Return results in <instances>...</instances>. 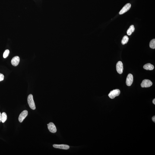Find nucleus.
Listing matches in <instances>:
<instances>
[{"instance_id": "obj_1", "label": "nucleus", "mask_w": 155, "mask_h": 155, "mask_svg": "<svg viewBox=\"0 0 155 155\" xmlns=\"http://www.w3.org/2000/svg\"><path fill=\"white\" fill-rule=\"evenodd\" d=\"M27 100L29 106L30 108L33 110L36 109V105L33 100V95L32 94L29 95L28 97Z\"/></svg>"}, {"instance_id": "obj_2", "label": "nucleus", "mask_w": 155, "mask_h": 155, "mask_svg": "<svg viewBox=\"0 0 155 155\" xmlns=\"http://www.w3.org/2000/svg\"><path fill=\"white\" fill-rule=\"evenodd\" d=\"M120 93V90L118 89H116L110 91L108 95V96L111 99H113L116 96H119Z\"/></svg>"}, {"instance_id": "obj_3", "label": "nucleus", "mask_w": 155, "mask_h": 155, "mask_svg": "<svg viewBox=\"0 0 155 155\" xmlns=\"http://www.w3.org/2000/svg\"><path fill=\"white\" fill-rule=\"evenodd\" d=\"M152 84L153 83L150 80L144 79L142 82L141 86L143 88H148L151 87Z\"/></svg>"}, {"instance_id": "obj_4", "label": "nucleus", "mask_w": 155, "mask_h": 155, "mask_svg": "<svg viewBox=\"0 0 155 155\" xmlns=\"http://www.w3.org/2000/svg\"><path fill=\"white\" fill-rule=\"evenodd\" d=\"M116 70L118 73L121 74L123 71V65L122 62L119 61L118 62L116 65Z\"/></svg>"}, {"instance_id": "obj_5", "label": "nucleus", "mask_w": 155, "mask_h": 155, "mask_svg": "<svg viewBox=\"0 0 155 155\" xmlns=\"http://www.w3.org/2000/svg\"><path fill=\"white\" fill-rule=\"evenodd\" d=\"M28 115V112L27 110L23 111L21 113L19 116L18 118L19 122L20 123L23 122V121L27 116Z\"/></svg>"}, {"instance_id": "obj_6", "label": "nucleus", "mask_w": 155, "mask_h": 155, "mask_svg": "<svg viewBox=\"0 0 155 155\" xmlns=\"http://www.w3.org/2000/svg\"><path fill=\"white\" fill-rule=\"evenodd\" d=\"M47 125L48 129L50 132L52 133H55L56 132V127L53 123H49Z\"/></svg>"}, {"instance_id": "obj_7", "label": "nucleus", "mask_w": 155, "mask_h": 155, "mask_svg": "<svg viewBox=\"0 0 155 155\" xmlns=\"http://www.w3.org/2000/svg\"><path fill=\"white\" fill-rule=\"evenodd\" d=\"M133 81V77L132 74H129L127 76L126 83L127 85L130 86L131 85Z\"/></svg>"}, {"instance_id": "obj_8", "label": "nucleus", "mask_w": 155, "mask_h": 155, "mask_svg": "<svg viewBox=\"0 0 155 155\" xmlns=\"http://www.w3.org/2000/svg\"><path fill=\"white\" fill-rule=\"evenodd\" d=\"M131 7V4L130 3H128L124 6L121 10L119 12V14L121 15L127 12L130 9Z\"/></svg>"}, {"instance_id": "obj_9", "label": "nucleus", "mask_w": 155, "mask_h": 155, "mask_svg": "<svg viewBox=\"0 0 155 155\" xmlns=\"http://www.w3.org/2000/svg\"><path fill=\"white\" fill-rule=\"evenodd\" d=\"M53 147L55 148L61 149L64 150H68L70 148L69 146L66 144H54L53 145Z\"/></svg>"}, {"instance_id": "obj_10", "label": "nucleus", "mask_w": 155, "mask_h": 155, "mask_svg": "<svg viewBox=\"0 0 155 155\" xmlns=\"http://www.w3.org/2000/svg\"><path fill=\"white\" fill-rule=\"evenodd\" d=\"M20 61L19 57L18 56H16L13 58L12 60L11 63L14 66H16L18 65Z\"/></svg>"}, {"instance_id": "obj_11", "label": "nucleus", "mask_w": 155, "mask_h": 155, "mask_svg": "<svg viewBox=\"0 0 155 155\" xmlns=\"http://www.w3.org/2000/svg\"><path fill=\"white\" fill-rule=\"evenodd\" d=\"M143 68L146 70L151 71L154 69V66L151 64L148 63L144 65Z\"/></svg>"}, {"instance_id": "obj_12", "label": "nucleus", "mask_w": 155, "mask_h": 155, "mask_svg": "<svg viewBox=\"0 0 155 155\" xmlns=\"http://www.w3.org/2000/svg\"><path fill=\"white\" fill-rule=\"evenodd\" d=\"M134 30H135V28H134V25H131L127 30V35L128 36H131L132 33L134 31Z\"/></svg>"}, {"instance_id": "obj_13", "label": "nucleus", "mask_w": 155, "mask_h": 155, "mask_svg": "<svg viewBox=\"0 0 155 155\" xmlns=\"http://www.w3.org/2000/svg\"><path fill=\"white\" fill-rule=\"evenodd\" d=\"M1 122L3 123L5 122L6 120L7 117L6 114L5 112H3L1 114Z\"/></svg>"}, {"instance_id": "obj_14", "label": "nucleus", "mask_w": 155, "mask_h": 155, "mask_svg": "<svg viewBox=\"0 0 155 155\" xmlns=\"http://www.w3.org/2000/svg\"><path fill=\"white\" fill-rule=\"evenodd\" d=\"M129 38L128 36H124L121 42L122 44L124 45L128 43L129 41Z\"/></svg>"}, {"instance_id": "obj_15", "label": "nucleus", "mask_w": 155, "mask_h": 155, "mask_svg": "<svg viewBox=\"0 0 155 155\" xmlns=\"http://www.w3.org/2000/svg\"><path fill=\"white\" fill-rule=\"evenodd\" d=\"M149 46L150 48L153 49L155 48V39H153L152 40L150 43Z\"/></svg>"}, {"instance_id": "obj_16", "label": "nucleus", "mask_w": 155, "mask_h": 155, "mask_svg": "<svg viewBox=\"0 0 155 155\" xmlns=\"http://www.w3.org/2000/svg\"><path fill=\"white\" fill-rule=\"evenodd\" d=\"M9 53L10 51L8 49L6 50L5 52H4L3 55L4 58H7L8 56Z\"/></svg>"}, {"instance_id": "obj_17", "label": "nucleus", "mask_w": 155, "mask_h": 155, "mask_svg": "<svg viewBox=\"0 0 155 155\" xmlns=\"http://www.w3.org/2000/svg\"><path fill=\"white\" fill-rule=\"evenodd\" d=\"M4 76L3 74L0 73V81H2L4 80Z\"/></svg>"}, {"instance_id": "obj_18", "label": "nucleus", "mask_w": 155, "mask_h": 155, "mask_svg": "<svg viewBox=\"0 0 155 155\" xmlns=\"http://www.w3.org/2000/svg\"><path fill=\"white\" fill-rule=\"evenodd\" d=\"M152 120L153 121V122H154L155 123V116H154L152 118Z\"/></svg>"}, {"instance_id": "obj_19", "label": "nucleus", "mask_w": 155, "mask_h": 155, "mask_svg": "<svg viewBox=\"0 0 155 155\" xmlns=\"http://www.w3.org/2000/svg\"><path fill=\"white\" fill-rule=\"evenodd\" d=\"M1 114L0 112V122L1 121Z\"/></svg>"}, {"instance_id": "obj_20", "label": "nucleus", "mask_w": 155, "mask_h": 155, "mask_svg": "<svg viewBox=\"0 0 155 155\" xmlns=\"http://www.w3.org/2000/svg\"><path fill=\"white\" fill-rule=\"evenodd\" d=\"M153 103L154 104V105L155 104V99H153Z\"/></svg>"}]
</instances>
